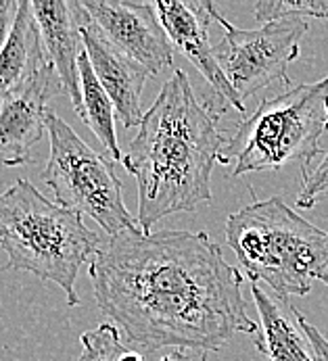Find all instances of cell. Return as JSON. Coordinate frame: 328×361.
Returning a JSON list of instances; mask_svg holds the SVG:
<instances>
[{"label":"cell","mask_w":328,"mask_h":361,"mask_svg":"<svg viewBox=\"0 0 328 361\" xmlns=\"http://www.w3.org/2000/svg\"><path fill=\"white\" fill-rule=\"evenodd\" d=\"M80 34L90 67L115 106V115L119 117L121 126L126 130L140 126L145 117L140 103L142 90L151 73L142 65H138L136 61H132L130 56H126L123 52L109 44L88 19L84 21Z\"/></svg>","instance_id":"obj_11"},{"label":"cell","mask_w":328,"mask_h":361,"mask_svg":"<svg viewBox=\"0 0 328 361\" xmlns=\"http://www.w3.org/2000/svg\"><path fill=\"white\" fill-rule=\"evenodd\" d=\"M224 232L251 284L266 282L276 297H305L327 274L328 232L280 197L230 213Z\"/></svg>","instance_id":"obj_4"},{"label":"cell","mask_w":328,"mask_h":361,"mask_svg":"<svg viewBox=\"0 0 328 361\" xmlns=\"http://www.w3.org/2000/svg\"><path fill=\"white\" fill-rule=\"evenodd\" d=\"M316 17L328 21V0H264L255 4V19L264 25L278 19Z\"/></svg>","instance_id":"obj_16"},{"label":"cell","mask_w":328,"mask_h":361,"mask_svg":"<svg viewBox=\"0 0 328 361\" xmlns=\"http://www.w3.org/2000/svg\"><path fill=\"white\" fill-rule=\"evenodd\" d=\"M299 324H301V328H303V332L312 345L314 361H328V338H324V334L303 317V313L299 315Z\"/></svg>","instance_id":"obj_19"},{"label":"cell","mask_w":328,"mask_h":361,"mask_svg":"<svg viewBox=\"0 0 328 361\" xmlns=\"http://www.w3.org/2000/svg\"><path fill=\"white\" fill-rule=\"evenodd\" d=\"M82 353L78 361H119L126 351V345L119 338V330L111 324L103 322L92 330H86L80 336Z\"/></svg>","instance_id":"obj_17"},{"label":"cell","mask_w":328,"mask_h":361,"mask_svg":"<svg viewBox=\"0 0 328 361\" xmlns=\"http://www.w3.org/2000/svg\"><path fill=\"white\" fill-rule=\"evenodd\" d=\"M95 30L151 75L171 67L174 47L151 2L80 0Z\"/></svg>","instance_id":"obj_9"},{"label":"cell","mask_w":328,"mask_h":361,"mask_svg":"<svg viewBox=\"0 0 328 361\" xmlns=\"http://www.w3.org/2000/svg\"><path fill=\"white\" fill-rule=\"evenodd\" d=\"M101 313L140 351H218L255 336L243 276L207 232L123 230L90 261Z\"/></svg>","instance_id":"obj_1"},{"label":"cell","mask_w":328,"mask_h":361,"mask_svg":"<svg viewBox=\"0 0 328 361\" xmlns=\"http://www.w3.org/2000/svg\"><path fill=\"white\" fill-rule=\"evenodd\" d=\"M78 69H80V90H82V113L80 119L90 128L95 138L99 140L101 149L111 161H119L121 151L117 145V134H115V106L103 90L101 82L97 80L88 54L80 51L78 56Z\"/></svg>","instance_id":"obj_15"},{"label":"cell","mask_w":328,"mask_h":361,"mask_svg":"<svg viewBox=\"0 0 328 361\" xmlns=\"http://www.w3.org/2000/svg\"><path fill=\"white\" fill-rule=\"evenodd\" d=\"M226 145L216 115L197 99L186 71L174 69L121 157L138 186L140 230L209 203L212 173L224 161Z\"/></svg>","instance_id":"obj_2"},{"label":"cell","mask_w":328,"mask_h":361,"mask_svg":"<svg viewBox=\"0 0 328 361\" xmlns=\"http://www.w3.org/2000/svg\"><path fill=\"white\" fill-rule=\"evenodd\" d=\"M251 295L260 315V332L253 338L266 361H314L312 345L299 324L301 311L286 299L251 284Z\"/></svg>","instance_id":"obj_13"},{"label":"cell","mask_w":328,"mask_h":361,"mask_svg":"<svg viewBox=\"0 0 328 361\" xmlns=\"http://www.w3.org/2000/svg\"><path fill=\"white\" fill-rule=\"evenodd\" d=\"M119 361H145L142 360V355L138 353V351H123V355L119 357Z\"/></svg>","instance_id":"obj_21"},{"label":"cell","mask_w":328,"mask_h":361,"mask_svg":"<svg viewBox=\"0 0 328 361\" xmlns=\"http://www.w3.org/2000/svg\"><path fill=\"white\" fill-rule=\"evenodd\" d=\"M318 280H320V282H324V284H327V286H328V274H322V276H320Z\"/></svg>","instance_id":"obj_22"},{"label":"cell","mask_w":328,"mask_h":361,"mask_svg":"<svg viewBox=\"0 0 328 361\" xmlns=\"http://www.w3.org/2000/svg\"><path fill=\"white\" fill-rule=\"evenodd\" d=\"M101 245L103 238L80 213L47 199L30 180L21 178L0 192V247L8 257L4 267L56 284L69 307L80 305V267L92 261Z\"/></svg>","instance_id":"obj_3"},{"label":"cell","mask_w":328,"mask_h":361,"mask_svg":"<svg viewBox=\"0 0 328 361\" xmlns=\"http://www.w3.org/2000/svg\"><path fill=\"white\" fill-rule=\"evenodd\" d=\"M328 190V151L320 159L318 165L312 167L308 176H303L301 190L297 195V207L301 209H312L316 205L318 197H322Z\"/></svg>","instance_id":"obj_18"},{"label":"cell","mask_w":328,"mask_h":361,"mask_svg":"<svg viewBox=\"0 0 328 361\" xmlns=\"http://www.w3.org/2000/svg\"><path fill=\"white\" fill-rule=\"evenodd\" d=\"M17 11H19V2H15V0H0V52H2L8 36H11Z\"/></svg>","instance_id":"obj_20"},{"label":"cell","mask_w":328,"mask_h":361,"mask_svg":"<svg viewBox=\"0 0 328 361\" xmlns=\"http://www.w3.org/2000/svg\"><path fill=\"white\" fill-rule=\"evenodd\" d=\"M153 8L164 25L165 34L171 42V47L180 54H184L197 71L207 82L212 97L209 101H203L207 109L218 115L228 109H236L238 113H245V104L236 97L234 88L226 80L221 67L216 56V49L209 40V25L214 21L212 8L214 2L209 0H164L153 2Z\"/></svg>","instance_id":"obj_8"},{"label":"cell","mask_w":328,"mask_h":361,"mask_svg":"<svg viewBox=\"0 0 328 361\" xmlns=\"http://www.w3.org/2000/svg\"><path fill=\"white\" fill-rule=\"evenodd\" d=\"M327 132L328 75L264 99L228 138L221 165H230V176L236 178L299 163L308 176Z\"/></svg>","instance_id":"obj_5"},{"label":"cell","mask_w":328,"mask_h":361,"mask_svg":"<svg viewBox=\"0 0 328 361\" xmlns=\"http://www.w3.org/2000/svg\"><path fill=\"white\" fill-rule=\"evenodd\" d=\"M47 134L51 138V155L42 180L53 190L56 203L95 219L107 236L140 228L123 203L121 182L109 157L84 142L53 111L47 121Z\"/></svg>","instance_id":"obj_6"},{"label":"cell","mask_w":328,"mask_h":361,"mask_svg":"<svg viewBox=\"0 0 328 361\" xmlns=\"http://www.w3.org/2000/svg\"><path fill=\"white\" fill-rule=\"evenodd\" d=\"M212 17L224 32L216 47L219 67L241 103L274 82L288 84L286 69L299 56V44L308 32L305 19L291 17L264 23L257 30H241L224 19L216 4Z\"/></svg>","instance_id":"obj_7"},{"label":"cell","mask_w":328,"mask_h":361,"mask_svg":"<svg viewBox=\"0 0 328 361\" xmlns=\"http://www.w3.org/2000/svg\"><path fill=\"white\" fill-rule=\"evenodd\" d=\"M32 11L42 36L47 61L59 75L63 94L69 97L75 113H82V90L78 56L82 51V25L88 19L80 2H51L34 0Z\"/></svg>","instance_id":"obj_12"},{"label":"cell","mask_w":328,"mask_h":361,"mask_svg":"<svg viewBox=\"0 0 328 361\" xmlns=\"http://www.w3.org/2000/svg\"><path fill=\"white\" fill-rule=\"evenodd\" d=\"M47 63L32 2L21 0L11 36L0 52V101L34 78Z\"/></svg>","instance_id":"obj_14"},{"label":"cell","mask_w":328,"mask_h":361,"mask_svg":"<svg viewBox=\"0 0 328 361\" xmlns=\"http://www.w3.org/2000/svg\"><path fill=\"white\" fill-rule=\"evenodd\" d=\"M56 94H63V88L53 65L47 63L0 101V167L32 163V147L47 134L49 101Z\"/></svg>","instance_id":"obj_10"}]
</instances>
